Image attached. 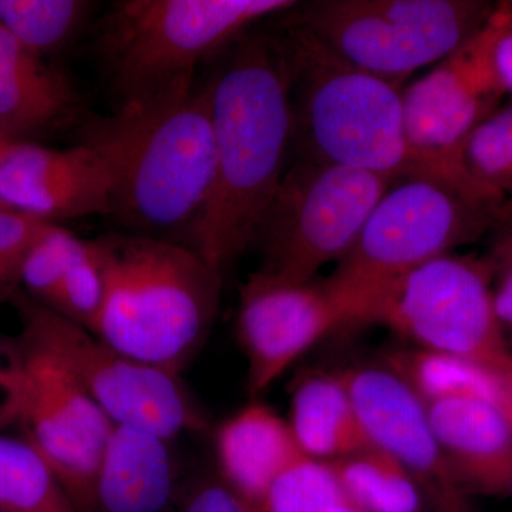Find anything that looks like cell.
Returning a JSON list of instances; mask_svg holds the SVG:
<instances>
[{
  "mask_svg": "<svg viewBox=\"0 0 512 512\" xmlns=\"http://www.w3.org/2000/svg\"><path fill=\"white\" fill-rule=\"evenodd\" d=\"M183 512H258L221 481H204L192 490Z\"/></svg>",
  "mask_w": 512,
  "mask_h": 512,
  "instance_id": "32",
  "label": "cell"
},
{
  "mask_svg": "<svg viewBox=\"0 0 512 512\" xmlns=\"http://www.w3.org/2000/svg\"><path fill=\"white\" fill-rule=\"evenodd\" d=\"M53 222L0 207V305L20 291L23 265L30 249Z\"/></svg>",
  "mask_w": 512,
  "mask_h": 512,
  "instance_id": "29",
  "label": "cell"
},
{
  "mask_svg": "<svg viewBox=\"0 0 512 512\" xmlns=\"http://www.w3.org/2000/svg\"><path fill=\"white\" fill-rule=\"evenodd\" d=\"M342 326L322 282H289L256 271L242 285L238 339L247 356L248 389L264 392L320 339Z\"/></svg>",
  "mask_w": 512,
  "mask_h": 512,
  "instance_id": "14",
  "label": "cell"
},
{
  "mask_svg": "<svg viewBox=\"0 0 512 512\" xmlns=\"http://www.w3.org/2000/svg\"><path fill=\"white\" fill-rule=\"evenodd\" d=\"M501 376H503L505 390H507V406H505L504 416L507 417L508 423L512 427V360L510 365L505 367Z\"/></svg>",
  "mask_w": 512,
  "mask_h": 512,
  "instance_id": "35",
  "label": "cell"
},
{
  "mask_svg": "<svg viewBox=\"0 0 512 512\" xmlns=\"http://www.w3.org/2000/svg\"><path fill=\"white\" fill-rule=\"evenodd\" d=\"M500 211L439 178L390 185L349 254L322 282L342 325L352 323L360 303L379 286L490 232Z\"/></svg>",
  "mask_w": 512,
  "mask_h": 512,
  "instance_id": "6",
  "label": "cell"
},
{
  "mask_svg": "<svg viewBox=\"0 0 512 512\" xmlns=\"http://www.w3.org/2000/svg\"><path fill=\"white\" fill-rule=\"evenodd\" d=\"M10 303L22 320L20 335L55 357L111 423L167 440L207 427L180 376L124 355L22 291Z\"/></svg>",
  "mask_w": 512,
  "mask_h": 512,
  "instance_id": "10",
  "label": "cell"
},
{
  "mask_svg": "<svg viewBox=\"0 0 512 512\" xmlns=\"http://www.w3.org/2000/svg\"><path fill=\"white\" fill-rule=\"evenodd\" d=\"M494 8L480 0H320L288 20L357 69L400 84L456 52Z\"/></svg>",
  "mask_w": 512,
  "mask_h": 512,
  "instance_id": "8",
  "label": "cell"
},
{
  "mask_svg": "<svg viewBox=\"0 0 512 512\" xmlns=\"http://www.w3.org/2000/svg\"><path fill=\"white\" fill-rule=\"evenodd\" d=\"M396 181L301 156L286 167L254 245L264 274L311 282L356 244L370 212Z\"/></svg>",
  "mask_w": 512,
  "mask_h": 512,
  "instance_id": "9",
  "label": "cell"
},
{
  "mask_svg": "<svg viewBox=\"0 0 512 512\" xmlns=\"http://www.w3.org/2000/svg\"><path fill=\"white\" fill-rule=\"evenodd\" d=\"M79 144L97 154L110 175V217L133 234L188 235L210 200L215 140L205 86L177 87L127 101L110 116L84 121Z\"/></svg>",
  "mask_w": 512,
  "mask_h": 512,
  "instance_id": "2",
  "label": "cell"
},
{
  "mask_svg": "<svg viewBox=\"0 0 512 512\" xmlns=\"http://www.w3.org/2000/svg\"><path fill=\"white\" fill-rule=\"evenodd\" d=\"M23 393L18 424L62 483L76 512H96L101 456L114 424L42 346L18 335Z\"/></svg>",
  "mask_w": 512,
  "mask_h": 512,
  "instance_id": "11",
  "label": "cell"
},
{
  "mask_svg": "<svg viewBox=\"0 0 512 512\" xmlns=\"http://www.w3.org/2000/svg\"><path fill=\"white\" fill-rule=\"evenodd\" d=\"M82 97L69 77L0 26V127L36 141L80 123Z\"/></svg>",
  "mask_w": 512,
  "mask_h": 512,
  "instance_id": "17",
  "label": "cell"
},
{
  "mask_svg": "<svg viewBox=\"0 0 512 512\" xmlns=\"http://www.w3.org/2000/svg\"><path fill=\"white\" fill-rule=\"evenodd\" d=\"M493 29L491 60L505 96L512 94V3L495 5L490 18Z\"/></svg>",
  "mask_w": 512,
  "mask_h": 512,
  "instance_id": "31",
  "label": "cell"
},
{
  "mask_svg": "<svg viewBox=\"0 0 512 512\" xmlns=\"http://www.w3.org/2000/svg\"><path fill=\"white\" fill-rule=\"evenodd\" d=\"M292 0H123L101 20L99 53L121 103L194 83L207 57L225 52Z\"/></svg>",
  "mask_w": 512,
  "mask_h": 512,
  "instance_id": "5",
  "label": "cell"
},
{
  "mask_svg": "<svg viewBox=\"0 0 512 512\" xmlns=\"http://www.w3.org/2000/svg\"><path fill=\"white\" fill-rule=\"evenodd\" d=\"M10 140V138L8 136H6V133L5 131H3V128L0 127V144H3L5 143V141H8Z\"/></svg>",
  "mask_w": 512,
  "mask_h": 512,
  "instance_id": "37",
  "label": "cell"
},
{
  "mask_svg": "<svg viewBox=\"0 0 512 512\" xmlns=\"http://www.w3.org/2000/svg\"><path fill=\"white\" fill-rule=\"evenodd\" d=\"M390 367L416 390L424 403L477 400L505 412L507 390L503 376L470 360L419 349L397 355Z\"/></svg>",
  "mask_w": 512,
  "mask_h": 512,
  "instance_id": "21",
  "label": "cell"
},
{
  "mask_svg": "<svg viewBox=\"0 0 512 512\" xmlns=\"http://www.w3.org/2000/svg\"><path fill=\"white\" fill-rule=\"evenodd\" d=\"M107 296V266L100 239L84 241L80 254L67 271L52 311L96 332Z\"/></svg>",
  "mask_w": 512,
  "mask_h": 512,
  "instance_id": "27",
  "label": "cell"
},
{
  "mask_svg": "<svg viewBox=\"0 0 512 512\" xmlns=\"http://www.w3.org/2000/svg\"><path fill=\"white\" fill-rule=\"evenodd\" d=\"M436 439L464 493L511 497L512 427L477 400L426 403Z\"/></svg>",
  "mask_w": 512,
  "mask_h": 512,
  "instance_id": "16",
  "label": "cell"
},
{
  "mask_svg": "<svg viewBox=\"0 0 512 512\" xmlns=\"http://www.w3.org/2000/svg\"><path fill=\"white\" fill-rule=\"evenodd\" d=\"M346 503L332 464L303 456L276 478L261 512H329Z\"/></svg>",
  "mask_w": 512,
  "mask_h": 512,
  "instance_id": "26",
  "label": "cell"
},
{
  "mask_svg": "<svg viewBox=\"0 0 512 512\" xmlns=\"http://www.w3.org/2000/svg\"><path fill=\"white\" fill-rule=\"evenodd\" d=\"M491 40L488 19L456 52L402 90L404 123L414 150L458 171L457 147L500 109L505 96L491 60Z\"/></svg>",
  "mask_w": 512,
  "mask_h": 512,
  "instance_id": "12",
  "label": "cell"
},
{
  "mask_svg": "<svg viewBox=\"0 0 512 512\" xmlns=\"http://www.w3.org/2000/svg\"><path fill=\"white\" fill-rule=\"evenodd\" d=\"M288 423L303 454L316 460H338L370 446L338 375L309 376L299 383Z\"/></svg>",
  "mask_w": 512,
  "mask_h": 512,
  "instance_id": "20",
  "label": "cell"
},
{
  "mask_svg": "<svg viewBox=\"0 0 512 512\" xmlns=\"http://www.w3.org/2000/svg\"><path fill=\"white\" fill-rule=\"evenodd\" d=\"M174 485L170 440L114 424L101 456L96 512H161L173 497Z\"/></svg>",
  "mask_w": 512,
  "mask_h": 512,
  "instance_id": "19",
  "label": "cell"
},
{
  "mask_svg": "<svg viewBox=\"0 0 512 512\" xmlns=\"http://www.w3.org/2000/svg\"><path fill=\"white\" fill-rule=\"evenodd\" d=\"M84 241L59 224L50 225L30 249L20 291L47 308H55L67 271L82 251Z\"/></svg>",
  "mask_w": 512,
  "mask_h": 512,
  "instance_id": "28",
  "label": "cell"
},
{
  "mask_svg": "<svg viewBox=\"0 0 512 512\" xmlns=\"http://www.w3.org/2000/svg\"><path fill=\"white\" fill-rule=\"evenodd\" d=\"M488 261L444 255L379 286L350 325L375 323L419 349L461 357L504 372L512 353L498 320Z\"/></svg>",
  "mask_w": 512,
  "mask_h": 512,
  "instance_id": "7",
  "label": "cell"
},
{
  "mask_svg": "<svg viewBox=\"0 0 512 512\" xmlns=\"http://www.w3.org/2000/svg\"><path fill=\"white\" fill-rule=\"evenodd\" d=\"M0 207H8V205L3 204V202H0Z\"/></svg>",
  "mask_w": 512,
  "mask_h": 512,
  "instance_id": "38",
  "label": "cell"
},
{
  "mask_svg": "<svg viewBox=\"0 0 512 512\" xmlns=\"http://www.w3.org/2000/svg\"><path fill=\"white\" fill-rule=\"evenodd\" d=\"M99 239L107 296L93 335L180 376L214 325L224 274L200 252L170 239L133 232Z\"/></svg>",
  "mask_w": 512,
  "mask_h": 512,
  "instance_id": "4",
  "label": "cell"
},
{
  "mask_svg": "<svg viewBox=\"0 0 512 512\" xmlns=\"http://www.w3.org/2000/svg\"><path fill=\"white\" fill-rule=\"evenodd\" d=\"M346 501L365 512H419L423 491L392 456L373 446L329 461Z\"/></svg>",
  "mask_w": 512,
  "mask_h": 512,
  "instance_id": "22",
  "label": "cell"
},
{
  "mask_svg": "<svg viewBox=\"0 0 512 512\" xmlns=\"http://www.w3.org/2000/svg\"><path fill=\"white\" fill-rule=\"evenodd\" d=\"M284 29L278 36L291 67L293 140L301 156L393 181L439 178L487 202L454 165L414 150L400 84L357 69L291 20Z\"/></svg>",
  "mask_w": 512,
  "mask_h": 512,
  "instance_id": "3",
  "label": "cell"
},
{
  "mask_svg": "<svg viewBox=\"0 0 512 512\" xmlns=\"http://www.w3.org/2000/svg\"><path fill=\"white\" fill-rule=\"evenodd\" d=\"M93 8L87 0H0V26L47 59L79 35Z\"/></svg>",
  "mask_w": 512,
  "mask_h": 512,
  "instance_id": "25",
  "label": "cell"
},
{
  "mask_svg": "<svg viewBox=\"0 0 512 512\" xmlns=\"http://www.w3.org/2000/svg\"><path fill=\"white\" fill-rule=\"evenodd\" d=\"M490 232L494 234L491 265L494 269L512 266V200L505 202Z\"/></svg>",
  "mask_w": 512,
  "mask_h": 512,
  "instance_id": "33",
  "label": "cell"
},
{
  "mask_svg": "<svg viewBox=\"0 0 512 512\" xmlns=\"http://www.w3.org/2000/svg\"><path fill=\"white\" fill-rule=\"evenodd\" d=\"M215 448L222 483L258 512L276 478L306 456L288 421L265 404H249L229 417Z\"/></svg>",
  "mask_w": 512,
  "mask_h": 512,
  "instance_id": "18",
  "label": "cell"
},
{
  "mask_svg": "<svg viewBox=\"0 0 512 512\" xmlns=\"http://www.w3.org/2000/svg\"><path fill=\"white\" fill-rule=\"evenodd\" d=\"M338 376L367 443L399 461L444 512H466V493L448 466L416 390L392 367H353Z\"/></svg>",
  "mask_w": 512,
  "mask_h": 512,
  "instance_id": "13",
  "label": "cell"
},
{
  "mask_svg": "<svg viewBox=\"0 0 512 512\" xmlns=\"http://www.w3.org/2000/svg\"><path fill=\"white\" fill-rule=\"evenodd\" d=\"M0 202L12 210L57 224L111 215L110 175L83 144L56 150L37 141L0 144Z\"/></svg>",
  "mask_w": 512,
  "mask_h": 512,
  "instance_id": "15",
  "label": "cell"
},
{
  "mask_svg": "<svg viewBox=\"0 0 512 512\" xmlns=\"http://www.w3.org/2000/svg\"><path fill=\"white\" fill-rule=\"evenodd\" d=\"M500 282L494 291L495 312L504 332L512 338V266L500 268Z\"/></svg>",
  "mask_w": 512,
  "mask_h": 512,
  "instance_id": "34",
  "label": "cell"
},
{
  "mask_svg": "<svg viewBox=\"0 0 512 512\" xmlns=\"http://www.w3.org/2000/svg\"><path fill=\"white\" fill-rule=\"evenodd\" d=\"M512 3V2H511Z\"/></svg>",
  "mask_w": 512,
  "mask_h": 512,
  "instance_id": "39",
  "label": "cell"
},
{
  "mask_svg": "<svg viewBox=\"0 0 512 512\" xmlns=\"http://www.w3.org/2000/svg\"><path fill=\"white\" fill-rule=\"evenodd\" d=\"M329 512H365V511L359 510V508L353 507L352 504L346 503V504L338 505V507L333 508V510H330Z\"/></svg>",
  "mask_w": 512,
  "mask_h": 512,
  "instance_id": "36",
  "label": "cell"
},
{
  "mask_svg": "<svg viewBox=\"0 0 512 512\" xmlns=\"http://www.w3.org/2000/svg\"><path fill=\"white\" fill-rule=\"evenodd\" d=\"M205 83L215 140L210 200L187 245L224 274L254 245L293 143L292 74L278 35H244Z\"/></svg>",
  "mask_w": 512,
  "mask_h": 512,
  "instance_id": "1",
  "label": "cell"
},
{
  "mask_svg": "<svg viewBox=\"0 0 512 512\" xmlns=\"http://www.w3.org/2000/svg\"><path fill=\"white\" fill-rule=\"evenodd\" d=\"M454 160L485 201L501 210L512 200V103L478 124L457 147Z\"/></svg>",
  "mask_w": 512,
  "mask_h": 512,
  "instance_id": "24",
  "label": "cell"
},
{
  "mask_svg": "<svg viewBox=\"0 0 512 512\" xmlns=\"http://www.w3.org/2000/svg\"><path fill=\"white\" fill-rule=\"evenodd\" d=\"M22 393V350L18 336L0 335V433L18 424Z\"/></svg>",
  "mask_w": 512,
  "mask_h": 512,
  "instance_id": "30",
  "label": "cell"
},
{
  "mask_svg": "<svg viewBox=\"0 0 512 512\" xmlns=\"http://www.w3.org/2000/svg\"><path fill=\"white\" fill-rule=\"evenodd\" d=\"M0 512H76L55 471L35 447L2 433Z\"/></svg>",
  "mask_w": 512,
  "mask_h": 512,
  "instance_id": "23",
  "label": "cell"
}]
</instances>
